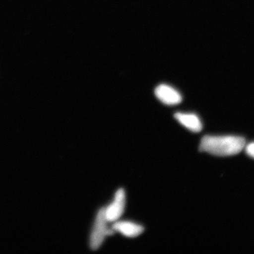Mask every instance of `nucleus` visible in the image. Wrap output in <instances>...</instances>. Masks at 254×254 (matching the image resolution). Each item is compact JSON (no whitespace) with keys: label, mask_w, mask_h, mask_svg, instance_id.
I'll use <instances>...</instances> for the list:
<instances>
[{"label":"nucleus","mask_w":254,"mask_h":254,"mask_svg":"<svg viewBox=\"0 0 254 254\" xmlns=\"http://www.w3.org/2000/svg\"><path fill=\"white\" fill-rule=\"evenodd\" d=\"M245 147V139L235 135H206L199 145L200 151L220 157L237 155Z\"/></svg>","instance_id":"obj_1"},{"label":"nucleus","mask_w":254,"mask_h":254,"mask_svg":"<svg viewBox=\"0 0 254 254\" xmlns=\"http://www.w3.org/2000/svg\"><path fill=\"white\" fill-rule=\"evenodd\" d=\"M108 222L109 221H107L105 214V208H101L98 212L91 233L90 246L92 250H97L100 249L106 238L113 236L115 233L112 228L108 227Z\"/></svg>","instance_id":"obj_2"},{"label":"nucleus","mask_w":254,"mask_h":254,"mask_svg":"<svg viewBox=\"0 0 254 254\" xmlns=\"http://www.w3.org/2000/svg\"><path fill=\"white\" fill-rule=\"evenodd\" d=\"M174 117L178 122L190 131L193 132H199L201 131L202 128L201 121L196 114L177 113Z\"/></svg>","instance_id":"obj_6"},{"label":"nucleus","mask_w":254,"mask_h":254,"mask_svg":"<svg viewBox=\"0 0 254 254\" xmlns=\"http://www.w3.org/2000/svg\"><path fill=\"white\" fill-rule=\"evenodd\" d=\"M126 201L125 190L119 189L116 192L112 203L107 208H104L105 214L108 221L114 222L119 220L125 211Z\"/></svg>","instance_id":"obj_3"},{"label":"nucleus","mask_w":254,"mask_h":254,"mask_svg":"<svg viewBox=\"0 0 254 254\" xmlns=\"http://www.w3.org/2000/svg\"><path fill=\"white\" fill-rule=\"evenodd\" d=\"M245 148L248 155L254 158V142L250 143V144L247 145Z\"/></svg>","instance_id":"obj_7"},{"label":"nucleus","mask_w":254,"mask_h":254,"mask_svg":"<svg viewBox=\"0 0 254 254\" xmlns=\"http://www.w3.org/2000/svg\"><path fill=\"white\" fill-rule=\"evenodd\" d=\"M155 94L159 100L168 106L179 104L182 101V96L179 92L166 84L158 85L155 88Z\"/></svg>","instance_id":"obj_4"},{"label":"nucleus","mask_w":254,"mask_h":254,"mask_svg":"<svg viewBox=\"0 0 254 254\" xmlns=\"http://www.w3.org/2000/svg\"><path fill=\"white\" fill-rule=\"evenodd\" d=\"M112 229L128 238H135L140 236L144 232V228L141 225L128 221H118L114 222Z\"/></svg>","instance_id":"obj_5"}]
</instances>
